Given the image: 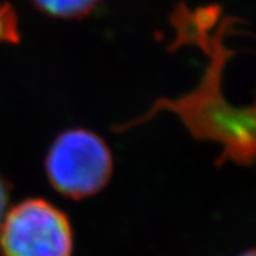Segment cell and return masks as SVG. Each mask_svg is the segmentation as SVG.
Returning <instances> with one entry per match:
<instances>
[{
    "label": "cell",
    "instance_id": "obj_6",
    "mask_svg": "<svg viewBox=\"0 0 256 256\" xmlns=\"http://www.w3.org/2000/svg\"><path fill=\"white\" fill-rule=\"evenodd\" d=\"M8 200H9V191H8L6 182L0 176V224H2V220L4 218V212H6V206H8Z\"/></svg>",
    "mask_w": 256,
    "mask_h": 256
},
{
    "label": "cell",
    "instance_id": "obj_4",
    "mask_svg": "<svg viewBox=\"0 0 256 256\" xmlns=\"http://www.w3.org/2000/svg\"><path fill=\"white\" fill-rule=\"evenodd\" d=\"M42 13L50 18L73 20L88 16L101 0H32Z\"/></svg>",
    "mask_w": 256,
    "mask_h": 256
},
{
    "label": "cell",
    "instance_id": "obj_5",
    "mask_svg": "<svg viewBox=\"0 0 256 256\" xmlns=\"http://www.w3.org/2000/svg\"><path fill=\"white\" fill-rule=\"evenodd\" d=\"M18 14L10 4L0 2V42L18 43Z\"/></svg>",
    "mask_w": 256,
    "mask_h": 256
},
{
    "label": "cell",
    "instance_id": "obj_1",
    "mask_svg": "<svg viewBox=\"0 0 256 256\" xmlns=\"http://www.w3.org/2000/svg\"><path fill=\"white\" fill-rule=\"evenodd\" d=\"M225 24L215 34L210 32L198 36V44L210 56V64L201 82L182 97L160 98L144 116L127 121L116 128L124 132L151 120L160 111L176 114L191 136L200 141H214L224 146L218 165L232 161L238 165H252L255 161V107L238 108L230 106L222 92V74L230 50L224 42Z\"/></svg>",
    "mask_w": 256,
    "mask_h": 256
},
{
    "label": "cell",
    "instance_id": "obj_3",
    "mask_svg": "<svg viewBox=\"0 0 256 256\" xmlns=\"http://www.w3.org/2000/svg\"><path fill=\"white\" fill-rule=\"evenodd\" d=\"M73 246L68 218L42 198L18 204L0 225L2 256H73Z\"/></svg>",
    "mask_w": 256,
    "mask_h": 256
},
{
    "label": "cell",
    "instance_id": "obj_7",
    "mask_svg": "<svg viewBox=\"0 0 256 256\" xmlns=\"http://www.w3.org/2000/svg\"><path fill=\"white\" fill-rule=\"evenodd\" d=\"M239 256H256V255L254 249H248V250H245V252H242Z\"/></svg>",
    "mask_w": 256,
    "mask_h": 256
},
{
    "label": "cell",
    "instance_id": "obj_2",
    "mask_svg": "<svg viewBox=\"0 0 256 256\" xmlns=\"http://www.w3.org/2000/svg\"><path fill=\"white\" fill-rule=\"evenodd\" d=\"M48 182L70 200L92 196L108 184L112 156L106 141L84 128L62 132L53 141L44 161Z\"/></svg>",
    "mask_w": 256,
    "mask_h": 256
}]
</instances>
